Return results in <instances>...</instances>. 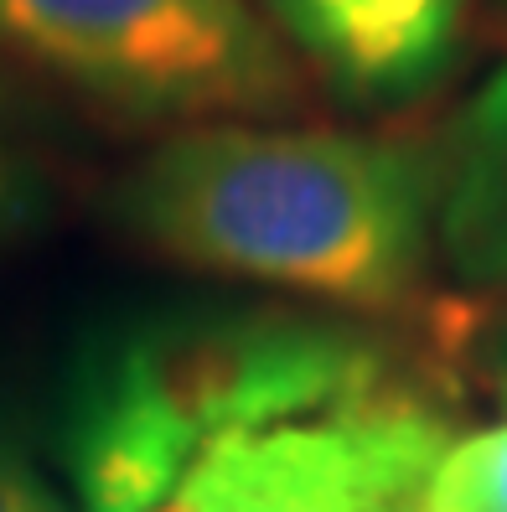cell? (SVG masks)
I'll list each match as a JSON object with an SVG mask.
<instances>
[{
    "label": "cell",
    "instance_id": "obj_10",
    "mask_svg": "<svg viewBox=\"0 0 507 512\" xmlns=\"http://www.w3.org/2000/svg\"><path fill=\"white\" fill-rule=\"evenodd\" d=\"M497 6H502V11H507V0H497Z\"/></svg>",
    "mask_w": 507,
    "mask_h": 512
},
{
    "label": "cell",
    "instance_id": "obj_1",
    "mask_svg": "<svg viewBox=\"0 0 507 512\" xmlns=\"http://www.w3.org/2000/svg\"><path fill=\"white\" fill-rule=\"evenodd\" d=\"M445 445L368 337L280 311L135 321L63 394L78 512H420Z\"/></svg>",
    "mask_w": 507,
    "mask_h": 512
},
{
    "label": "cell",
    "instance_id": "obj_9",
    "mask_svg": "<svg viewBox=\"0 0 507 512\" xmlns=\"http://www.w3.org/2000/svg\"><path fill=\"white\" fill-rule=\"evenodd\" d=\"M471 352H476V373H482L487 394L507 409V311L471 326Z\"/></svg>",
    "mask_w": 507,
    "mask_h": 512
},
{
    "label": "cell",
    "instance_id": "obj_4",
    "mask_svg": "<svg viewBox=\"0 0 507 512\" xmlns=\"http://www.w3.org/2000/svg\"><path fill=\"white\" fill-rule=\"evenodd\" d=\"M347 104L399 109L456 68L471 0H264Z\"/></svg>",
    "mask_w": 507,
    "mask_h": 512
},
{
    "label": "cell",
    "instance_id": "obj_2",
    "mask_svg": "<svg viewBox=\"0 0 507 512\" xmlns=\"http://www.w3.org/2000/svg\"><path fill=\"white\" fill-rule=\"evenodd\" d=\"M435 207L425 150L337 130H187L119 187V218L161 254L363 311L414 290Z\"/></svg>",
    "mask_w": 507,
    "mask_h": 512
},
{
    "label": "cell",
    "instance_id": "obj_7",
    "mask_svg": "<svg viewBox=\"0 0 507 512\" xmlns=\"http://www.w3.org/2000/svg\"><path fill=\"white\" fill-rule=\"evenodd\" d=\"M0 512H68L63 492L52 487V476L6 414H0Z\"/></svg>",
    "mask_w": 507,
    "mask_h": 512
},
{
    "label": "cell",
    "instance_id": "obj_8",
    "mask_svg": "<svg viewBox=\"0 0 507 512\" xmlns=\"http://www.w3.org/2000/svg\"><path fill=\"white\" fill-rule=\"evenodd\" d=\"M26 218H32V171H26L21 150L0 130V244L11 233H21Z\"/></svg>",
    "mask_w": 507,
    "mask_h": 512
},
{
    "label": "cell",
    "instance_id": "obj_6",
    "mask_svg": "<svg viewBox=\"0 0 507 512\" xmlns=\"http://www.w3.org/2000/svg\"><path fill=\"white\" fill-rule=\"evenodd\" d=\"M420 512H507V425L445 445Z\"/></svg>",
    "mask_w": 507,
    "mask_h": 512
},
{
    "label": "cell",
    "instance_id": "obj_3",
    "mask_svg": "<svg viewBox=\"0 0 507 512\" xmlns=\"http://www.w3.org/2000/svg\"><path fill=\"white\" fill-rule=\"evenodd\" d=\"M0 42L130 114H254L290 94L249 0H0Z\"/></svg>",
    "mask_w": 507,
    "mask_h": 512
},
{
    "label": "cell",
    "instance_id": "obj_5",
    "mask_svg": "<svg viewBox=\"0 0 507 512\" xmlns=\"http://www.w3.org/2000/svg\"><path fill=\"white\" fill-rule=\"evenodd\" d=\"M440 238L466 280L507 290V63L461 109L445 145Z\"/></svg>",
    "mask_w": 507,
    "mask_h": 512
}]
</instances>
